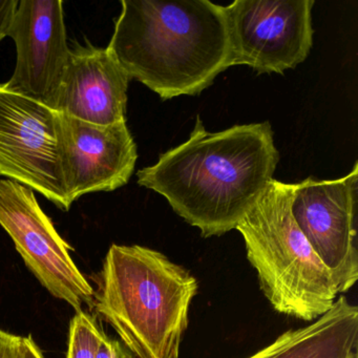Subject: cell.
<instances>
[{"mask_svg":"<svg viewBox=\"0 0 358 358\" xmlns=\"http://www.w3.org/2000/svg\"><path fill=\"white\" fill-rule=\"evenodd\" d=\"M280 154L268 121L210 133L196 117L187 141L138 171L203 238L236 229L274 179Z\"/></svg>","mask_w":358,"mask_h":358,"instance_id":"cell-1","label":"cell"},{"mask_svg":"<svg viewBox=\"0 0 358 358\" xmlns=\"http://www.w3.org/2000/svg\"><path fill=\"white\" fill-rule=\"evenodd\" d=\"M108 49L162 100L200 95L230 68L225 10L209 0H122Z\"/></svg>","mask_w":358,"mask_h":358,"instance_id":"cell-2","label":"cell"},{"mask_svg":"<svg viewBox=\"0 0 358 358\" xmlns=\"http://www.w3.org/2000/svg\"><path fill=\"white\" fill-rule=\"evenodd\" d=\"M94 308L135 358H179L196 278L166 255L140 245L108 249Z\"/></svg>","mask_w":358,"mask_h":358,"instance_id":"cell-3","label":"cell"},{"mask_svg":"<svg viewBox=\"0 0 358 358\" xmlns=\"http://www.w3.org/2000/svg\"><path fill=\"white\" fill-rule=\"evenodd\" d=\"M292 196L293 184L272 180L236 229L272 308L310 322L333 307L338 290L293 217Z\"/></svg>","mask_w":358,"mask_h":358,"instance_id":"cell-4","label":"cell"},{"mask_svg":"<svg viewBox=\"0 0 358 358\" xmlns=\"http://www.w3.org/2000/svg\"><path fill=\"white\" fill-rule=\"evenodd\" d=\"M313 0H236L224 7L230 66L284 74L307 59L313 45Z\"/></svg>","mask_w":358,"mask_h":358,"instance_id":"cell-5","label":"cell"},{"mask_svg":"<svg viewBox=\"0 0 358 358\" xmlns=\"http://www.w3.org/2000/svg\"><path fill=\"white\" fill-rule=\"evenodd\" d=\"M0 226L38 282L77 311L94 308V289L71 257L70 245L43 213L34 190L0 179Z\"/></svg>","mask_w":358,"mask_h":358,"instance_id":"cell-6","label":"cell"},{"mask_svg":"<svg viewBox=\"0 0 358 358\" xmlns=\"http://www.w3.org/2000/svg\"><path fill=\"white\" fill-rule=\"evenodd\" d=\"M58 113L0 83V176L71 209L58 154Z\"/></svg>","mask_w":358,"mask_h":358,"instance_id":"cell-7","label":"cell"},{"mask_svg":"<svg viewBox=\"0 0 358 358\" xmlns=\"http://www.w3.org/2000/svg\"><path fill=\"white\" fill-rule=\"evenodd\" d=\"M358 163L345 177L308 178L293 184L291 213L301 234L327 266L338 293L348 292L358 280L355 208Z\"/></svg>","mask_w":358,"mask_h":358,"instance_id":"cell-8","label":"cell"},{"mask_svg":"<svg viewBox=\"0 0 358 358\" xmlns=\"http://www.w3.org/2000/svg\"><path fill=\"white\" fill-rule=\"evenodd\" d=\"M9 36L17 57L3 87L57 112L70 57L64 1L20 0Z\"/></svg>","mask_w":358,"mask_h":358,"instance_id":"cell-9","label":"cell"},{"mask_svg":"<svg viewBox=\"0 0 358 358\" xmlns=\"http://www.w3.org/2000/svg\"><path fill=\"white\" fill-rule=\"evenodd\" d=\"M57 140L71 204L85 194L114 192L133 176L137 144L127 121L96 125L58 113Z\"/></svg>","mask_w":358,"mask_h":358,"instance_id":"cell-10","label":"cell"},{"mask_svg":"<svg viewBox=\"0 0 358 358\" xmlns=\"http://www.w3.org/2000/svg\"><path fill=\"white\" fill-rule=\"evenodd\" d=\"M129 81L108 48L75 43L70 48L57 113L96 125L124 122Z\"/></svg>","mask_w":358,"mask_h":358,"instance_id":"cell-11","label":"cell"},{"mask_svg":"<svg viewBox=\"0 0 358 358\" xmlns=\"http://www.w3.org/2000/svg\"><path fill=\"white\" fill-rule=\"evenodd\" d=\"M358 341V308L345 295L324 315L301 328L290 329L247 358H345Z\"/></svg>","mask_w":358,"mask_h":358,"instance_id":"cell-12","label":"cell"},{"mask_svg":"<svg viewBox=\"0 0 358 358\" xmlns=\"http://www.w3.org/2000/svg\"><path fill=\"white\" fill-rule=\"evenodd\" d=\"M104 335L95 315L85 310L77 311L70 322L66 358H97Z\"/></svg>","mask_w":358,"mask_h":358,"instance_id":"cell-13","label":"cell"},{"mask_svg":"<svg viewBox=\"0 0 358 358\" xmlns=\"http://www.w3.org/2000/svg\"><path fill=\"white\" fill-rule=\"evenodd\" d=\"M97 358H135L118 339L104 335L98 348Z\"/></svg>","mask_w":358,"mask_h":358,"instance_id":"cell-14","label":"cell"},{"mask_svg":"<svg viewBox=\"0 0 358 358\" xmlns=\"http://www.w3.org/2000/svg\"><path fill=\"white\" fill-rule=\"evenodd\" d=\"M20 0H0V41L9 36Z\"/></svg>","mask_w":358,"mask_h":358,"instance_id":"cell-15","label":"cell"},{"mask_svg":"<svg viewBox=\"0 0 358 358\" xmlns=\"http://www.w3.org/2000/svg\"><path fill=\"white\" fill-rule=\"evenodd\" d=\"M0 358H22L20 336L0 329Z\"/></svg>","mask_w":358,"mask_h":358,"instance_id":"cell-16","label":"cell"},{"mask_svg":"<svg viewBox=\"0 0 358 358\" xmlns=\"http://www.w3.org/2000/svg\"><path fill=\"white\" fill-rule=\"evenodd\" d=\"M20 355L22 358H45L32 336H20Z\"/></svg>","mask_w":358,"mask_h":358,"instance_id":"cell-17","label":"cell"},{"mask_svg":"<svg viewBox=\"0 0 358 358\" xmlns=\"http://www.w3.org/2000/svg\"><path fill=\"white\" fill-rule=\"evenodd\" d=\"M345 358H358L357 353H356V351L350 352V353L348 354V355L345 356Z\"/></svg>","mask_w":358,"mask_h":358,"instance_id":"cell-18","label":"cell"}]
</instances>
